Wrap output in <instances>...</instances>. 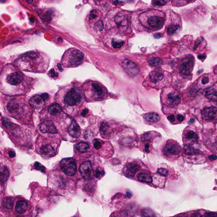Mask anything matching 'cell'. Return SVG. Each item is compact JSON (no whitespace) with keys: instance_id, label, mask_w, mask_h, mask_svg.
I'll list each match as a JSON object with an SVG mask.
<instances>
[{"instance_id":"cell-1","label":"cell","mask_w":217,"mask_h":217,"mask_svg":"<svg viewBox=\"0 0 217 217\" xmlns=\"http://www.w3.org/2000/svg\"><path fill=\"white\" fill-rule=\"evenodd\" d=\"M28 79L20 71L7 66L0 76V90L8 94L22 93L29 86Z\"/></svg>"},{"instance_id":"cell-2","label":"cell","mask_w":217,"mask_h":217,"mask_svg":"<svg viewBox=\"0 0 217 217\" xmlns=\"http://www.w3.org/2000/svg\"><path fill=\"white\" fill-rule=\"evenodd\" d=\"M49 62L48 58L45 54L31 52L21 56L16 61V65L21 70L44 72L47 70Z\"/></svg>"},{"instance_id":"cell-3","label":"cell","mask_w":217,"mask_h":217,"mask_svg":"<svg viewBox=\"0 0 217 217\" xmlns=\"http://www.w3.org/2000/svg\"><path fill=\"white\" fill-rule=\"evenodd\" d=\"M139 20L144 27L148 30L155 31L163 27L165 18L162 11L151 10L141 13Z\"/></svg>"},{"instance_id":"cell-4","label":"cell","mask_w":217,"mask_h":217,"mask_svg":"<svg viewBox=\"0 0 217 217\" xmlns=\"http://www.w3.org/2000/svg\"><path fill=\"white\" fill-rule=\"evenodd\" d=\"M83 88L85 96L94 100H102L107 95V90L105 87L96 81L86 82Z\"/></svg>"},{"instance_id":"cell-5","label":"cell","mask_w":217,"mask_h":217,"mask_svg":"<svg viewBox=\"0 0 217 217\" xmlns=\"http://www.w3.org/2000/svg\"><path fill=\"white\" fill-rule=\"evenodd\" d=\"M84 54L79 50L71 48L66 51L62 56L61 62L64 67L74 68L82 64Z\"/></svg>"},{"instance_id":"cell-6","label":"cell","mask_w":217,"mask_h":217,"mask_svg":"<svg viewBox=\"0 0 217 217\" xmlns=\"http://www.w3.org/2000/svg\"><path fill=\"white\" fill-rule=\"evenodd\" d=\"M29 106L25 103L19 100L10 99L6 105V109L8 113L17 119H22L29 113Z\"/></svg>"},{"instance_id":"cell-7","label":"cell","mask_w":217,"mask_h":217,"mask_svg":"<svg viewBox=\"0 0 217 217\" xmlns=\"http://www.w3.org/2000/svg\"><path fill=\"white\" fill-rule=\"evenodd\" d=\"M162 103L168 107H176L181 102V95L177 90L170 89L162 93Z\"/></svg>"},{"instance_id":"cell-8","label":"cell","mask_w":217,"mask_h":217,"mask_svg":"<svg viewBox=\"0 0 217 217\" xmlns=\"http://www.w3.org/2000/svg\"><path fill=\"white\" fill-rule=\"evenodd\" d=\"M82 98V94L80 89L76 87H72L66 92L64 102L68 106H75L81 103Z\"/></svg>"},{"instance_id":"cell-9","label":"cell","mask_w":217,"mask_h":217,"mask_svg":"<svg viewBox=\"0 0 217 217\" xmlns=\"http://www.w3.org/2000/svg\"><path fill=\"white\" fill-rule=\"evenodd\" d=\"M181 147L179 143L174 140L167 141L162 148V153L167 158L177 157L181 151Z\"/></svg>"},{"instance_id":"cell-10","label":"cell","mask_w":217,"mask_h":217,"mask_svg":"<svg viewBox=\"0 0 217 217\" xmlns=\"http://www.w3.org/2000/svg\"><path fill=\"white\" fill-rule=\"evenodd\" d=\"M60 168L66 174L73 176L76 172V161L71 158L64 159L60 164Z\"/></svg>"},{"instance_id":"cell-11","label":"cell","mask_w":217,"mask_h":217,"mask_svg":"<svg viewBox=\"0 0 217 217\" xmlns=\"http://www.w3.org/2000/svg\"><path fill=\"white\" fill-rule=\"evenodd\" d=\"M194 58L192 56H188L183 59L179 65V70L182 74L185 75H190L193 70Z\"/></svg>"},{"instance_id":"cell-12","label":"cell","mask_w":217,"mask_h":217,"mask_svg":"<svg viewBox=\"0 0 217 217\" xmlns=\"http://www.w3.org/2000/svg\"><path fill=\"white\" fill-rule=\"evenodd\" d=\"M56 148L51 142H43L39 147V153L46 157H52L56 153Z\"/></svg>"},{"instance_id":"cell-13","label":"cell","mask_w":217,"mask_h":217,"mask_svg":"<svg viewBox=\"0 0 217 217\" xmlns=\"http://www.w3.org/2000/svg\"><path fill=\"white\" fill-rule=\"evenodd\" d=\"M115 24L121 33H124L128 28V20L126 15L118 13L114 17Z\"/></svg>"},{"instance_id":"cell-14","label":"cell","mask_w":217,"mask_h":217,"mask_svg":"<svg viewBox=\"0 0 217 217\" xmlns=\"http://www.w3.org/2000/svg\"><path fill=\"white\" fill-rule=\"evenodd\" d=\"M123 68L127 74L132 76H135L139 73V69L137 65L130 60L125 59L122 61Z\"/></svg>"},{"instance_id":"cell-15","label":"cell","mask_w":217,"mask_h":217,"mask_svg":"<svg viewBox=\"0 0 217 217\" xmlns=\"http://www.w3.org/2000/svg\"><path fill=\"white\" fill-rule=\"evenodd\" d=\"M79 171L83 178L85 179H90L91 178L93 170L90 162L86 161L83 162L80 166Z\"/></svg>"},{"instance_id":"cell-16","label":"cell","mask_w":217,"mask_h":217,"mask_svg":"<svg viewBox=\"0 0 217 217\" xmlns=\"http://www.w3.org/2000/svg\"><path fill=\"white\" fill-rule=\"evenodd\" d=\"M217 115V110L215 107L205 108L201 112L203 119L207 121H211L216 119Z\"/></svg>"},{"instance_id":"cell-17","label":"cell","mask_w":217,"mask_h":217,"mask_svg":"<svg viewBox=\"0 0 217 217\" xmlns=\"http://www.w3.org/2000/svg\"><path fill=\"white\" fill-rule=\"evenodd\" d=\"M140 169V166L136 162H130L125 167L124 173L128 177H133Z\"/></svg>"},{"instance_id":"cell-18","label":"cell","mask_w":217,"mask_h":217,"mask_svg":"<svg viewBox=\"0 0 217 217\" xmlns=\"http://www.w3.org/2000/svg\"><path fill=\"white\" fill-rule=\"evenodd\" d=\"M39 130L43 133L56 134L57 132L54 124L50 120L43 122L39 125Z\"/></svg>"},{"instance_id":"cell-19","label":"cell","mask_w":217,"mask_h":217,"mask_svg":"<svg viewBox=\"0 0 217 217\" xmlns=\"http://www.w3.org/2000/svg\"><path fill=\"white\" fill-rule=\"evenodd\" d=\"M45 101L41 95H37L30 98L29 103L32 107L38 110L43 107L45 104Z\"/></svg>"},{"instance_id":"cell-20","label":"cell","mask_w":217,"mask_h":217,"mask_svg":"<svg viewBox=\"0 0 217 217\" xmlns=\"http://www.w3.org/2000/svg\"><path fill=\"white\" fill-rule=\"evenodd\" d=\"M184 140L187 142V144L189 145L196 143L198 141V134L194 131L191 129H187L184 133Z\"/></svg>"},{"instance_id":"cell-21","label":"cell","mask_w":217,"mask_h":217,"mask_svg":"<svg viewBox=\"0 0 217 217\" xmlns=\"http://www.w3.org/2000/svg\"><path fill=\"white\" fill-rule=\"evenodd\" d=\"M150 81L154 84H159L164 78L165 75L162 71L155 70L149 74Z\"/></svg>"},{"instance_id":"cell-22","label":"cell","mask_w":217,"mask_h":217,"mask_svg":"<svg viewBox=\"0 0 217 217\" xmlns=\"http://www.w3.org/2000/svg\"><path fill=\"white\" fill-rule=\"evenodd\" d=\"M68 132L73 138H78L80 135V129L75 120H73L71 123L68 128Z\"/></svg>"},{"instance_id":"cell-23","label":"cell","mask_w":217,"mask_h":217,"mask_svg":"<svg viewBox=\"0 0 217 217\" xmlns=\"http://www.w3.org/2000/svg\"><path fill=\"white\" fill-rule=\"evenodd\" d=\"M107 40V43L109 46L114 49L120 48L124 43V42L123 40L116 38L115 36H114L113 37L112 35H110V38H108Z\"/></svg>"},{"instance_id":"cell-24","label":"cell","mask_w":217,"mask_h":217,"mask_svg":"<svg viewBox=\"0 0 217 217\" xmlns=\"http://www.w3.org/2000/svg\"><path fill=\"white\" fill-rule=\"evenodd\" d=\"M144 119L147 122L153 124L157 122L160 120V117L157 113L155 112H149L144 115Z\"/></svg>"},{"instance_id":"cell-25","label":"cell","mask_w":217,"mask_h":217,"mask_svg":"<svg viewBox=\"0 0 217 217\" xmlns=\"http://www.w3.org/2000/svg\"><path fill=\"white\" fill-rule=\"evenodd\" d=\"M181 28L180 25L177 23L169 24L167 29V33L170 35H173L180 31Z\"/></svg>"},{"instance_id":"cell-26","label":"cell","mask_w":217,"mask_h":217,"mask_svg":"<svg viewBox=\"0 0 217 217\" xmlns=\"http://www.w3.org/2000/svg\"><path fill=\"white\" fill-rule=\"evenodd\" d=\"M204 95L208 99L215 101L217 100V90L215 88L207 89L204 92Z\"/></svg>"},{"instance_id":"cell-27","label":"cell","mask_w":217,"mask_h":217,"mask_svg":"<svg viewBox=\"0 0 217 217\" xmlns=\"http://www.w3.org/2000/svg\"><path fill=\"white\" fill-rule=\"evenodd\" d=\"M61 111V108L58 104H52L48 108V113L52 115H57L59 114Z\"/></svg>"},{"instance_id":"cell-28","label":"cell","mask_w":217,"mask_h":217,"mask_svg":"<svg viewBox=\"0 0 217 217\" xmlns=\"http://www.w3.org/2000/svg\"><path fill=\"white\" fill-rule=\"evenodd\" d=\"M27 204L24 201H20L17 202L16 205V210L18 213H23L26 211Z\"/></svg>"},{"instance_id":"cell-29","label":"cell","mask_w":217,"mask_h":217,"mask_svg":"<svg viewBox=\"0 0 217 217\" xmlns=\"http://www.w3.org/2000/svg\"><path fill=\"white\" fill-rule=\"evenodd\" d=\"M138 178L140 182L144 183H151L153 181L151 176L146 174H139L138 175Z\"/></svg>"},{"instance_id":"cell-30","label":"cell","mask_w":217,"mask_h":217,"mask_svg":"<svg viewBox=\"0 0 217 217\" xmlns=\"http://www.w3.org/2000/svg\"><path fill=\"white\" fill-rule=\"evenodd\" d=\"M148 62L149 64L154 67H157L160 66L162 63V59L156 57H151L149 58L148 60Z\"/></svg>"},{"instance_id":"cell-31","label":"cell","mask_w":217,"mask_h":217,"mask_svg":"<svg viewBox=\"0 0 217 217\" xmlns=\"http://www.w3.org/2000/svg\"><path fill=\"white\" fill-rule=\"evenodd\" d=\"M76 148L78 151L81 152H85L90 148V147L86 142H82L78 144L76 146Z\"/></svg>"},{"instance_id":"cell-32","label":"cell","mask_w":217,"mask_h":217,"mask_svg":"<svg viewBox=\"0 0 217 217\" xmlns=\"http://www.w3.org/2000/svg\"><path fill=\"white\" fill-rule=\"evenodd\" d=\"M141 216L142 217H157L156 214L149 209H143L141 211Z\"/></svg>"},{"instance_id":"cell-33","label":"cell","mask_w":217,"mask_h":217,"mask_svg":"<svg viewBox=\"0 0 217 217\" xmlns=\"http://www.w3.org/2000/svg\"><path fill=\"white\" fill-rule=\"evenodd\" d=\"M210 78L207 75H205L203 77L201 78L200 83L201 86L205 87L209 84L210 83Z\"/></svg>"},{"instance_id":"cell-34","label":"cell","mask_w":217,"mask_h":217,"mask_svg":"<svg viewBox=\"0 0 217 217\" xmlns=\"http://www.w3.org/2000/svg\"><path fill=\"white\" fill-rule=\"evenodd\" d=\"M110 127L106 123H103L101 125L100 130L101 133L102 134H106L110 130Z\"/></svg>"},{"instance_id":"cell-35","label":"cell","mask_w":217,"mask_h":217,"mask_svg":"<svg viewBox=\"0 0 217 217\" xmlns=\"http://www.w3.org/2000/svg\"><path fill=\"white\" fill-rule=\"evenodd\" d=\"M3 205L4 207L9 209H10L12 208L13 206V203L11 199L7 198L3 201Z\"/></svg>"},{"instance_id":"cell-36","label":"cell","mask_w":217,"mask_h":217,"mask_svg":"<svg viewBox=\"0 0 217 217\" xmlns=\"http://www.w3.org/2000/svg\"><path fill=\"white\" fill-rule=\"evenodd\" d=\"M102 142L101 140H98V139H95L94 140L93 145L94 147L96 150H98L100 149L101 147H102Z\"/></svg>"},{"instance_id":"cell-37","label":"cell","mask_w":217,"mask_h":217,"mask_svg":"<svg viewBox=\"0 0 217 217\" xmlns=\"http://www.w3.org/2000/svg\"><path fill=\"white\" fill-rule=\"evenodd\" d=\"M104 170L102 169H97L95 171V175L96 178H100L104 176Z\"/></svg>"},{"instance_id":"cell-38","label":"cell","mask_w":217,"mask_h":217,"mask_svg":"<svg viewBox=\"0 0 217 217\" xmlns=\"http://www.w3.org/2000/svg\"><path fill=\"white\" fill-rule=\"evenodd\" d=\"M151 134H143L142 137V141H148L152 139Z\"/></svg>"},{"instance_id":"cell-39","label":"cell","mask_w":217,"mask_h":217,"mask_svg":"<svg viewBox=\"0 0 217 217\" xmlns=\"http://www.w3.org/2000/svg\"><path fill=\"white\" fill-rule=\"evenodd\" d=\"M35 168H36L38 170H41L43 172H45V167L43 166L42 165L38 163V162H36L35 164Z\"/></svg>"},{"instance_id":"cell-40","label":"cell","mask_w":217,"mask_h":217,"mask_svg":"<svg viewBox=\"0 0 217 217\" xmlns=\"http://www.w3.org/2000/svg\"><path fill=\"white\" fill-rule=\"evenodd\" d=\"M154 4L157 6H162L166 4L167 2L165 1H154Z\"/></svg>"},{"instance_id":"cell-41","label":"cell","mask_w":217,"mask_h":217,"mask_svg":"<svg viewBox=\"0 0 217 217\" xmlns=\"http://www.w3.org/2000/svg\"><path fill=\"white\" fill-rule=\"evenodd\" d=\"M158 172L162 176H165L168 173V170L163 168H159L158 169Z\"/></svg>"},{"instance_id":"cell-42","label":"cell","mask_w":217,"mask_h":217,"mask_svg":"<svg viewBox=\"0 0 217 217\" xmlns=\"http://www.w3.org/2000/svg\"><path fill=\"white\" fill-rule=\"evenodd\" d=\"M204 217H217V214L213 212H208L205 214Z\"/></svg>"},{"instance_id":"cell-43","label":"cell","mask_w":217,"mask_h":217,"mask_svg":"<svg viewBox=\"0 0 217 217\" xmlns=\"http://www.w3.org/2000/svg\"><path fill=\"white\" fill-rule=\"evenodd\" d=\"M168 119L171 123H173L175 121V116L174 115H170L168 116Z\"/></svg>"},{"instance_id":"cell-44","label":"cell","mask_w":217,"mask_h":217,"mask_svg":"<svg viewBox=\"0 0 217 217\" xmlns=\"http://www.w3.org/2000/svg\"><path fill=\"white\" fill-rule=\"evenodd\" d=\"M208 158L211 161L215 160L217 159L216 155V154H212V155H210V156H208Z\"/></svg>"},{"instance_id":"cell-45","label":"cell","mask_w":217,"mask_h":217,"mask_svg":"<svg viewBox=\"0 0 217 217\" xmlns=\"http://www.w3.org/2000/svg\"><path fill=\"white\" fill-rule=\"evenodd\" d=\"M177 119L180 122H183L184 120V117L183 116V115H178L177 116Z\"/></svg>"},{"instance_id":"cell-46","label":"cell","mask_w":217,"mask_h":217,"mask_svg":"<svg viewBox=\"0 0 217 217\" xmlns=\"http://www.w3.org/2000/svg\"><path fill=\"white\" fill-rule=\"evenodd\" d=\"M88 109L86 108L84 109V110L82 111V115L83 116H85L88 113Z\"/></svg>"},{"instance_id":"cell-47","label":"cell","mask_w":217,"mask_h":217,"mask_svg":"<svg viewBox=\"0 0 217 217\" xmlns=\"http://www.w3.org/2000/svg\"><path fill=\"white\" fill-rule=\"evenodd\" d=\"M9 156L10 158H13L14 157L15 155H16V154L13 151H10L9 152Z\"/></svg>"},{"instance_id":"cell-48","label":"cell","mask_w":217,"mask_h":217,"mask_svg":"<svg viewBox=\"0 0 217 217\" xmlns=\"http://www.w3.org/2000/svg\"><path fill=\"white\" fill-rule=\"evenodd\" d=\"M50 74L52 77H54V76H56L55 72H54V69L51 70L50 71Z\"/></svg>"},{"instance_id":"cell-49","label":"cell","mask_w":217,"mask_h":217,"mask_svg":"<svg viewBox=\"0 0 217 217\" xmlns=\"http://www.w3.org/2000/svg\"><path fill=\"white\" fill-rule=\"evenodd\" d=\"M205 58H206V56L205 55H200L198 56V58L200 59V60H201L202 59Z\"/></svg>"},{"instance_id":"cell-50","label":"cell","mask_w":217,"mask_h":217,"mask_svg":"<svg viewBox=\"0 0 217 217\" xmlns=\"http://www.w3.org/2000/svg\"><path fill=\"white\" fill-rule=\"evenodd\" d=\"M126 195H127L128 197H130H130H131L132 196V194L130 191H128V192H127V193H126Z\"/></svg>"},{"instance_id":"cell-51","label":"cell","mask_w":217,"mask_h":217,"mask_svg":"<svg viewBox=\"0 0 217 217\" xmlns=\"http://www.w3.org/2000/svg\"><path fill=\"white\" fill-rule=\"evenodd\" d=\"M27 2H29V3H30V2H32V1H31H31H30V2H29V1H27Z\"/></svg>"},{"instance_id":"cell-52","label":"cell","mask_w":217,"mask_h":217,"mask_svg":"<svg viewBox=\"0 0 217 217\" xmlns=\"http://www.w3.org/2000/svg\"></svg>"},{"instance_id":"cell-53","label":"cell","mask_w":217,"mask_h":217,"mask_svg":"<svg viewBox=\"0 0 217 217\" xmlns=\"http://www.w3.org/2000/svg\"></svg>"}]
</instances>
